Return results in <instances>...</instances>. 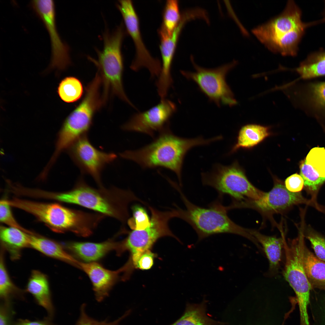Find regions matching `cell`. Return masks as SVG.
I'll return each instance as SVG.
<instances>
[{
  "mask_svg": "<svg viewBox=\"0 0 325 325\" xmlns=\"http://www.w3.org/2000/svg\"><path fill=\"white\" fill-rule=\"evenodd\" d=\"M216 140V138L209 139L181 138L174 135L168 127L150 144L139 149L125 151L119 155L144 168L162 167L169 169L176 174L181 185L182 167L186 153L194 147L207 144Z\"/></svg>",
  "mask_w": 325,
  "mask_h": 325,
  "instance_id": "1",
  "label": "cell"
},
{
  "mask_svg": "<svg viewBox=\"0 0 325 325\" xmlns=\"http://www.w3.org/2000/svg\"><path fill=\"white\" fill-rule=\"evenodd\" d=\"M50 196L59 201L80 206L112 217L123 224L129 216V203L134 201L143 202L130 190L114 187L106 188L103 186L95 188L88 185L82 177L71 190L51 193Z\"/></svg>",
  "mask_w": 325,
  "mask_h": 325,
  "instance_id": "2",
  "label": "cell"
},
{
  "mask_svg": "<svg viewBox=\"0 0 325 325\" xmlns=\"http://www.w3.org/2000/svg\"><path fill=\"white\" fill-rule=\"evenodd\" d=\"M301 17L299 8L293 1L289 0L280 14L253 29L252 32L272 52L292 56L297 52L305 32Z\"/></svg>",
  "mask_w": 325,
  "mask_h": 325,
  "instance_id": "3",
  "label": "cell"
},
{
  "mask_svg": "<svg viewBox=\"0 0 325 325\" xmlns=\"http://www.w3.org/2000/svg\"><path fill=\"white\" fill-rule=\"evenodd\" d=\"M176 189L179 192L185 206V209L177 206L178 218L189 224L196 231L198 241L211 235L220 234H231L244 237L253 243L254 237L249 229L235 223L228 217V210L218 199L211 203L207 208L197 206L190 202L182 193L179 187Z\"/></svg>",
  "mask_w": 325,
  "mask_h": 325,
  "instance_id": "4",
  "label": "cell"
},
{
  "mask_svg": "<svg viewBox=\"0 0 325 325\" xmlns=\"http://www.w3.org/2000/svg\"><path fill=\"white\" fill-rule=\"evenodd\" d=\"M11 206L28 212L58 233L71 232L85 237L92 228L93 218L90 213L70 209L56 203H45L14 198L6 200Z\"/></svg>",
  "mask_w": 325,
  "mask_h": 325,
  "instance_id": "5",
  "label": "cell"
},
{
  "mask_svg": "<svg viewBox=\"0 0 325 325\" xmlns=\"http://www.w3.org/2000/svg\"><path fill=\"white\" fill-rule=\"evenodd\" d=\"M102 84L101 76L97 71L87 86L82 101L64 122L55 144L57 151L67 150L80 137L87 135L95 113L105 103L100 94Z\"/></svg>",
  "mask_w": 325,
  "mask_h": 325,
  "instance_id": "6",
  "label": "cell"
},
{
  "mask_svg": "<svg viewBox=\"0 0 325 325\" xmlns=\"http://www.w3.org/2000/svg\"><path fill=\"white\" fill-rule=\"evenodd\" d=\"M124 35L122 24L111 32L106 31L103 36V48L101 51H97V60H93L102 78L104 98L107 100L110 91L133 107L125 92L122 83L123 62L121 46Z\"/></svg>",
  "mask_w": 325,
  "mask_h": 325,
  "instance_id": "7",
  "label": "cell"
},
{
  "mask_svg": "<svg viewBox=\"0 0 325 325\" xmlns=\"http://www.w3.org/2000/svg\"><path fill=\"white\" fill-rule=\"evenodd\" d=\"M203 184L214 188L221 200L225 195L229 196L232 203L227 206L229 210L237 208L246 201L260 199L265 192L253 186L236 162L228 166L217 165L214 170L202 174Z\"/></svg>",
  "mask_w": 325,
  "mask_h": 325,
  "instance_id": "8",
  "label": "cell"
},
{
  "mask_svg": "<svg viewBox=\"0 0 325 325\" xmlns=\"http://www.w3.org/2000/svg\"><path fill=\"white\" fill-rule=\"evenodd\" d=\"M148 208L151 213L150 225L144 230L127 231V237L119 241L116 252L118 255L126 251L132 255L150 249L159 239L165 236L172 237L181 242L172 232L168 225L171 219L177 217L175 208L162 211L150 206Z\"/></svg>",
  "mask_w": 325,
  "mask_h": 325,
  "instance_id": "9",
  "label": "cell"
},
{
  "mask_svg": "<svg viewBox=\"0 0 325 325\" xmlns=\"http://www.w3.org/2000/svg\"><path fill=\"white\" fill-rule=\"evenodd\" d=\"M192 62L194 72L181 71V73L187 79L195 82L210 101L218 106L221 104L232 107L237 104L226 80L227 75L236 65V61L213 69L202 68Z\"/></svg>",
  "mask_w": 325,
  "mask_h": 325,
  "instance_id": "10",
  "label": "cell"
},
{
  "mask_svg": "<svg viewBox=\"0 0 325 325\" xmlns=\"http://www.w3.org/2000/svg\"><path fill=\"white\" fill-rule=\"evenodd\" d=\"M285 88L295 107L310 116L325 118V81L299 78Z\"/></svg>",
  "mask_w": 325,
  "mask_h": 325,
  "instance_id": "11",
  "label": "cell"
},
{
  "mask_svg": "<svg viewBox=\"0 0 325 325\" xmlns=\"http://www.w3.org/2000/svg\"><path fill=\"white\" fill-rule=\"evenodd\" d=\"M118 2L117 7L135 48V55L131 68L137 71L142 67H145L149 71L151 77H158L161 71V63L159 60L151 56L144 45L141 33L138 17L133 3L129 0Z\"/></svg>",
  "mask_w": 325,
  "mask_h": 325,
  "instance_id": "12",
  "label": "cell"
},
{
  "mask_svg": "<svg viewBox=\"0 0 325 325\" xmlns=\"http://www.w3.org/2000/svg\"><path fill=\"white\" fill-rule=\"evenodd\" d=\"M87 135L78 139L67 150L82 172L92 176L99 187H102L101 172L117 156L113 153H106L96 149L91 143Z\"/></svg>",
  "mask_w": 325,
  "mask_h": 325,
  "instance_id": "13",
  "label": "cell"
},
{
  "mask_svg": "<svg viewBox=\"0 0 325 325\" xmlns=\"http://www.w3.org/2000/svg\"><path fill=\"white\" fill-rule=\"evenodd\" d=\"M31 4L43 21L49 33L51 47V58L49 68L60 70H64L71 63L69 48L62 41L57 30L54 1L32 0Z\"/></svg>",
  "mask_w": 325,
  "mask_h": 325,
  "instance_id": "14",
  "label": "cell"
},
{
  "mask_svg": "<svg viewBox=\"0 0 325 325\" xmlns=\"http://www.w3.org/2000/svg\"><path fill=\"white\" fill-rule=\"evenodd\" d=\"M176 109L172 101L166 99L161 100L159 103L149 110L134 114L122 128L153 137L155 132H160L169 127V119Z\"/></svg>",
  "mask_w": 325,
  "mask_h": 325,
  "instance_id": "15",
  "label": "cell"
},
{
  "mask_svg": "<svg viewBox=\"0 0 325 325\" xmlns=\"http://www.w3.org/2000/svg\"><path fill=\"white\" fill-rule=\"evenodd\" d=\"M306 203L308 202L300 192H291L282 182L277 181L272 188L268 192H265L260 199L244 202L240 208H252L263 215L271 216L274 214L285 212L294 205Z\"/></svg>",
  "mask_w": 325,
  "mask_h": 325,
  "instance_id": "16",
  "label": "cell"
},
{
  "mask_svg": "<svg viewBox=\"0 0 325 325\" xmlns=\"http://www.w3.org/2000/svg\"><path fill=\"white\" fill-rule=\"evenodd\" d=\"M284 277L294 291L296 299L310 298L312 288L302 262L298 237L287 242L284 239Z\"/></svg>",
  "mask_w": 325,
  "mask_h": 325,
  "instance_id": "17",
  "label": "cell"
},
{
  "mask_svg": "<svg viewBox=\"0 0 325 325\" xmlns=\"http://www.w3.org/2000/svg\"><path fill=\"white\" fill-rule=\"evenodd\" d=\"M194 17L192 12L187 11L184 12L182 15L178 25L170 35L167 34L161 28L159 29L162 63L161 71L156 82V86L161 91H167L171 86L172 83L171 67L180 33L186 23Z\"/></svg>",
  "mask_w": 325,
  "mask_h": 325,
  "instance_id": "18",
  "label": "cell"
},
{
  "mask_svg": "<svg viewBox=\"0 0 325 325\" xmlns=\"http://www.w3.org/2000/svg\"><path fill=\"white\" fill-rule=\"evenodd\" d=\"M79 268L88 276L93 285L95 299L101 302L109 295L113 286L118 281L120 269L115 271L107 269L95 262H79Z\"/></svg>",
  "mask_w": 325,
  "mask_h": 325,
  "instance_id": "19",
  "label": "cell"
},
{
  "mask_svg": "<svg viewBox=\"0 0 325 325\" xmlns=\"http://www.w3.org/2000/svg\"><path fill=\"white\" fill-rule=\"evenodd\" d=\"M118 246L119 241L112 238L98 243L71 241L66 243L64 246L74 258L90 262H95L112 251L116 252Z\"/></svg>",
  "mask_w": 325,
  "mask_h": 325,
  "instance_id": "20",
  "label": "cell"
},
{
  "mask_svg": "<svg viewBox=\"0 0 325 325\" xmlns=\"http://www.w3.org/2000/svg\"><path fill=\"white\" fill-rule=\"evenodd\" d=\"M26 291L32 295L36 302L46 311L47 316L53 319L55 309L46 275L37 270L32 271Z\"/></svg>",
  "mask_w": 325,
  "mask_h": 325,
  "instance_id": "21",
  "label": "cell"
},
{
  "mask_svg": "<svg viewBox=\"0 0 325 325\" xmlns=\"http://www.w3.org/2000/svg\"><path fill=\"white\" fill-rule=\"evenodd\" d=\"M304 237L299 238L300 254L305 272L312 288L325 292V262L318 259L307 247Z\"/></svg>",
  "mask_w": 325,
  "mask_h": 325,
  "instance_id": "22",
  "label": "cell"
},
{
  "mask_svg": "<svg viewBox=\"0 0 325 325\" xmlns=\"http://www.w3.org/2000/svg\"><path fill=\"white\" fill-rule=\"evenodd\" d=\"M30 247L49 257L78 267L79 261L65 250L64 246L33 233L29 234Z\"/></svg>",
  "mask_w": 325,
  "mask_h": 325,
  "instance_id": "23",
  "label": "cell"
},
{
  "mask_svg": "<svg viewBox=\"0 0 325 325\" xmlns=\"http://www.w3.org/2000/svg\"><path fill=\"white\" fill-rule=\"evenodd\" d=\"M29 234L17 228L1 226V247L8 252L11 260L19 259L22 250L30 247Z\"/></svg>",
  "mask_w": 325,
  "mask_h": 325,
  "instance_id": "24",
  "label": "cell"
},
{
  "mask_svg": "<svg viewBox=\"0 0 325 325\" xmlns=\"http://www.w3.org/2000/svg\"><path fill=\"white\" fill-rule=\"evenodd\" d=\"M249 232L262 246L269 262L270 272L272 275L276 274L284 247V235L281 238H277L264 235L255 230L249 229Z\"/></svg>",
  "mask_w": 325,
  "mask_h": 325,
  "instance_id": "25",
  "label": "cell"
},
{
  "mask_svg": "<svg viewBox=\"0 0 325 325\" xmlns=\"http://www.w3.org/2000/svg\"><path fill=\"white\" fill-rule=\"evenodd\" d=\"M206 301L199 304L188 303L184 312L178 320L169 325H222L224 323L215 320L206 313Z\"/></svg>",
  "mask_w": 325,
  "mask_h": 325,
  "instance_id": "26",
  "label": "cell"
},
{
  "mask_svg": "<svg viewBox=\"0 0 325 325\" xmlns=\"http://www.w3.org/2000/svg\"><path fill=\"white\" fill-rule=\"evenodd\" d=\"M270 135L269 128L256 124H249L240 130L237 142L231 152H234L240 148H250L262 141Z\"/></svg>",
  "mask_w": 325,
  "mask_h": 325,
  "instance_id": "27",
  "label": "cell"
},
{
  "mask_svg": "<svg viewBox=\"0 0 325 325\" xmlns=\"http://www.w3.org/2000/svg\"><path fill=\"white\" fill-rule=\"evenodd\" d=\"M4 250L1 248L0 259V297L2 302L13 299H25L24 292L17 287L10 277L5 264Z\"/></svg>",
  "mask_w": 325,
  "mask_h": 325,
  "instance_id": "28",
  "label": "cell"
},
{
  "mask_svg": "<svg viewBox=\"0 0 325 325\" xmlns=\"http://www.w3.org/2000/svg\"><path fill=\"white\" fill-rule=\"evenodd\" d=\"M57 92L60 98L64 101L68 103L75 102L81 98L83 94L82 85L77 78L67 77L60 82Z\"/></svg>",
  "mask_w": 325,
  "mask_h": 325,
  "instance_id": "29",
  "label": "cell"
},
{
  "mask_svg": "<svg viewBox=\"0 0 325 325\" xmlns=\"http://www.w3.org/2000/svg\"><path fill=\"white\" fill-rule=\"evenodd\" d=\"M181 16L178 1L167 0L163 10L162 23L160 28L170 35L179 24Z\"/></svg>",
  "mask_w": 325,
  "mask_h": 325,
  "instance_id": "30",
  "label": "cell"
},
{
  "mask_svg": "<svg viewBox=\"0 0 325 325\" xmlns=\"http://www.w3.org/2000/svg\"><path fill=\"white\" fill-rule=\"evenodd\" d=\"M132 217L127 220L128 224L132 230L144 229L150 225V218L146 209L141 205L136 204L131 207Z\"/></svg>",
  "mask_w": 325,
  "mask_h": 325,
  "instance_id": "31",
  "label": "cell"
},
{
  "mask_svg": "<svg viewBox=\"0 0 325 325\" xmlns=\"http://www.w3.org/2000/svg\"><path fill=\"white\" fill-rule=\"evenodd\" d=\"M305 159L320 177L325 178L324 148L316 147L312 148Z\"/></svg>",
  "mask_w": 325,
  "mask_h": 325,
  "instance_id": "32",
  "label": "cell"
},
{
  "mask_svg": "<svg viewBox=\"0 0 325 325\" xmlns=\"http://www.w3.org/2000/svg\"><path fill=\"white\" fill-rule=\"evenodd\" d=\"M300 175L302 177L304 185L312 190H317L325 181V178L320 177L307 163L305 159L301 161L300 166Z\"/></svg>",
  "mask_w": 325,
  "mask_h": 325,
  "instance_id": "33",
  "label": "cell"
},
{
  "mask_svg": "<svg viewBox=\"0 0 325 325\" xmlns=\"http://www.w3.org/2000/svg\"><path fill=\"white\" fill-rule=\"evenodd\" d=\"M156 254L150 249L131 255L126 263L132 269L134 268L142 270H147L153 266Z\"/></svg>",
  "mask_w": 325,
  "mask_h": 325,
  "instance_id": "34",
  "label": "cell"
},
{
  "mask_svg": "<svg viewBox=\"0 0 325 325\" xmlns=\"http://www.w3.org/2000/svg\"><path fill=\"white\" fill-rule=\"evenodd\" d=\"M309 310L311 325H325V296L314 300L310 299Z\"/></svg>",
  "mask_w": 325,
  "mask_h": 325,
  "instance_id": "35",
  "label": "cell"
},
{
  "mask_svg": "<svg viewBox=\"0 0 325 325\" xmlns=\"http://www.w3.org/2000/svg\"><path fill=\"white\" fill-rule=\"evenodd\" d=\"M86 306L82 305L80 308V315L75 325H119L120 323L131 313V311H127L122 316L113 321L107 319L98 321L90 317L86 311Z\"/></svg>",
  "mask_w": 325,
  "mask_h": 325,
  "instance_id": "36",
  "label": "cell"
},
{
  "mask_svg": "<svg viewBox=\"0 0 325 325\" xmlns=\"http://www.w3.org/2000/svg\"><path fill=\"white\" fill-rule=\"evenodd\" d=\"M11 206L5 200H1L0 203V220L1 222L7 225L9 227L20 229L27 233L32 232L22 227L17 221L11 211Z\"/></svg>",
  "mask_w": 325,
  "mask_h": 325,
  "instance_id": "37",
  "label": "cell"
},
{
  "mask_svg": "<svg viewBox=\"0 0 325 325\" xmlns=\"http://www.w3.org/2000/svg\"><path fill=\"white\" fill-rule=\"evenodd\" d=\"M306 237L310 241L316 257L325 262V238L313 232L308 234Z\"/></svg>",
  "mask_w": 325,
  "mask_h": 325,
  "instance_id": "38",
  "label": "cell"
},
{
  "mask_svg": "<svg viewBox=\"0 0 325 325\" xmlns=\"http://www.w3.org/2000/svg\"><path fill=\"white\" fill-rule=\"evenodd\" d=\"M11 302H2L0 305V325H13L15 314Z\"/></svg>",
  "mask_w": 325,
  "mask_h": 325,
  "instance_id": "39",
  "label": "cell"
},
{
  "mask_svg": "<svg viewBox=\"0 0 325 325\" xmlns=\"http://www.w3.org/2000/svg\"><path fill=\"white\" fill-rule=\"evenodd\" d=\"M284 185L289 191L292 193H298L303 189L304 182L301 176L295 173L286 179Z\"/></svg>",
  "mask_w": 325,
  "mask_h": 325,
  "instance_id": "40",
  "label": "cell"
},
{
  "mask_svg": "<svg viewBox=\"0 0 325 325\" xmlns=\"http://www.w3.org/2000/svg\"><path fill=\"white\" fill-rule=\"evenodd\" d=\"M52 319L47 316L42 319L34 320L20 318L14 322L13 325H56Z\"/></svg>",
  "mask_w": 325,
  "mask_h": 325,
  "instance_id": "41",
  "label": "cell"
},
{
  "mask_svg": "<svg viewBox=\"0 0 325 325\" xmlns=\"http://www.w3.org/2000/svg\"><path fill=\"white\" fill-rule=\"evenodd\" d=\"M128 266V265H127ZM131 269V268H130ZM132 270V269H131Z\"/></svg>",
  "mask_w": 325,
  "mask_h": 325,
  "instance_id": "42",
  "label": "cell"
}]
</instances>
